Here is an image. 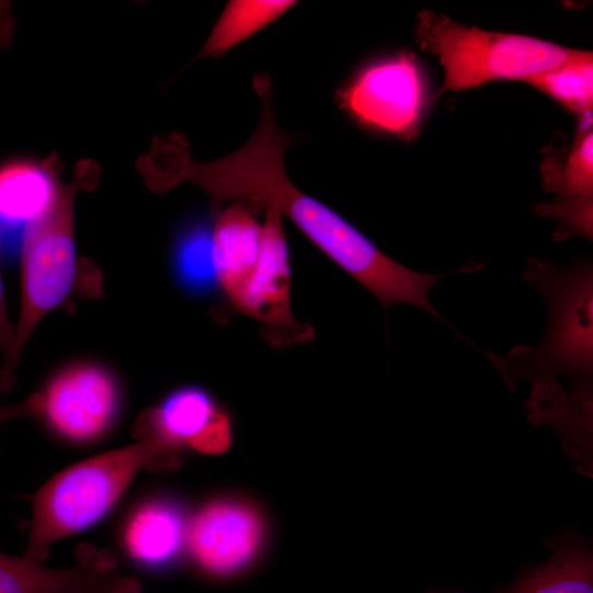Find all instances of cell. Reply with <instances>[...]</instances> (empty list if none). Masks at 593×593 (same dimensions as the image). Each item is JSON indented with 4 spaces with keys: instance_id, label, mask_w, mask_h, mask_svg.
I'll return each mask as SVG.
<instances>
[{
    "instance_id": "6da1fadb",
    "label": "cell",
    "mask_w": 593,
    "mask_h": 593,
    "mask_svg": "<svg viewBox=\"0 0 593 593\" xmlns=\"http://www.w3.org/2000/svg\"><path fill=\"white\" fill-rule=\"evenodd\" d=\"M254 88L261 103L259 123L237 150L212 161H195L183 136L156 138L142 158L148 187L165 192L190 182L203 189L217 212L226 202H242L255 212L269 206L287 216L329 260L365 287L382 305H416L443 320L428 300V290L446 275L414 271L377 247L334 210L304 193L289 179L284 153L291 137L276 121L271 81L257 74Z\"/></svg>"
},
{
    "instance_id": "7a4b0ae2",
    "label": "cell",
    "mask_w": 593,
    "mask_h": 593,
    "mask_svg": "<svg viewBox=\"0 0 593 593\" xmlns=\"http://www.w3.org/2000/svg\"><path fill=\"white\" fill-rule=\"evenodd\" d=\"M178 452L158 439L142 438L56 473L33 497L24 557L43 562L54 542L105 516L143 468L172 466Z\"/></svg>"
},
{
    "instance_id": "3957f363",
    "label": "cell",
    "mask_w": 593,
    "mask_h": 593,
    "mask_svg": "<svg viewBox=\"0 0 593 593\" xmlns=\"http://www.w3.org/2000/svg\"><path fill=\"white\" fill-rule=\"evenodd\" d=\"M523 279L537 288L549 311L542 340L535 347H515L506 356L485 353L508 387L562 373L592 389L593 269L591 261L558 267L530 257Z\"/></svg>"
},
{
    "instance_id": "277c9868",
    "label": "cell",
    "mask_w": 593,
    "mask_h": 593,
    "mask_svg": "<svg viewBox=\"0 0 593 593\" xmlns=\"http://www.w3.org/2000/svg\"><path fill=\"white\" fill-rule=\"evenodd\" d=\"M85 163L74 179L61 182L49 208L24 230L21 251V310L12 348L0 371V389L8 391L25 344L42 318L70 292L76 273L74 209L77 192L96 181Z\"/></svg>"
},
{
    "instance_id": "5b68a950",
    "label": "cell",
    "mask_w": 593,
    "mask_h": 593,
    "mask_svg": "<svg viewBox=\"0 0 593 593\" xmlns=\"http://www.w3.org/2000/svg\"><path fill=\"white\" fill-rule=\"evenodd\" d=\"M415 33L421 47L436 55L444 68L438 96L501 79L526 81L578 52L532 36L466 26L426 10L417 15Z\"/></svg>"
},
{
    "instance_id": "8992f818",
    "label": "cell",
    "mask_w": 593,
    "mask_h": 593,
    "mask_svg": "<svg viewBox=\"0 0 593 593\" xmlns=\"http://www.w3.org/2000/svg\"><path fill=\"white\" fill-rule=\"evenodd\" d=\"M338 100L363 125L412 138L427 102L426 83L414 56L399 53L359 71Z\"/></svg>"
},
{
    "instance_id": "52a82bcc",
    "label": "cell",
    "mask_w": 593,
    "mask_h": 593,
    "mask_svg": "<svg viewBox=\"0 0 593 593\" xmlns=\"http://www.w3.org/2000/svg\"><path fill=\"white\" fill-rule=\"evenodd\" d=\"M262 244L257 268L233 307L261 325V335L272 348L283 349L314 338L315 331L300 322L291 309V266L282 215L264 210Z\"/></svg>"
},
{
    "instance_id": "ba28073f",
    "label": "cell",
    "mask_w": 593,
    "mask_h": 593,
    "mask_svg": "<svg viewBox=\"0 0 593 593\" xmlns=\"http://www.w3.org/2000/svg\"><path fill=\"white\" fill-rule=\"evenodd\" d=\"M43 416L59 436L88 443L105 434L115 422L120 392L114 377L96 363H77L59 371L44 392Z\"/></svg>"
},
{
    "instance_id": "9c48e42d",
    "label": "cell",
    "mask_w": 593,
    "mask_h": 593,
    "mask_svg": "<svg viewBox=\"0 0 593 593\" xmlns=\"http://www.w3.org/2000/svg\"><path fill=\"white\" fill-rule=\"evenodd\" d=\"M262 537L259 515L233 501H216L202 507L190 522L187 544L204 570L227 574L245 566Z\"/></svg>"
},
{
    "instance_id": "30bf717a",
    "label": "cell",
    "mask_w": 593,
    "mask_h": 593,
    "mask_svg": "<svg viewBox=\"0 0 593 593\" xmlns=\"http://www.w3.org/2000/svg\"><path fill=\"white\" fill-rule=\"evenodd\" d=\"M78 563L51 569L26 557L0 553V593H86L119 573L110 552L82 546Z\"/></svg>"
},
{
    "instance_id": "8fae6325",
    "label": "cell",
    "mask_w": 593,
    "mask_h": 593,
    "mask_svg": "<svg viewBox=\"0 0 593 593\" xmlns=\"http://www.w3.org/2000/svg\"><path fill=\"white\" fill-rule=\"evenodd\" d=\"M249 205L232 202L216 212L212 228L215 279L231 303L254 275L261 253L262 224Z\"/></svg>"
},
{
    "instance_id": "7c38bea8",
    "label": "cell",
    "mask_w": 593,
    "mask_h": 593,
    "mask_svg": "<svg viewBox=\"0 0 593 593\" xmlns=\"http://www.w3.org/2000/svg\"><path fill=\"white\" fill-rule=\"evenodd\" d=\"M187 532L182 511L171 501L155 499L141 503L130 513L122 541L134 561L159 567L180 552Z\"/></svg>"
},
{
    "instance_id": "4fadbf2b",
    "label": "cell",
    "mask_w": 593,
    "mask_h": 593,
    "mask_svg": "<svg viewBox=\"0 0 593 593\" xmlns=\"http://www.w3.org/2000/svg\"><path fill=\"white\" fill-rule=\"evenodd\" d=\"M221 410L202 388L182 387L142 414L135 435L138 439H158L179 451L190 445Z\"/></svg>"
},
{
    "instance_id": "5bb4252c",
    "label": "cell",
    "mask_w": 593,
    "mask_h": 593,
    "mask_svg": "<svg viewBox=\"0 0 593 593\" xmlns=\"http://www.w3.org/2000/svg\"><path fill=\"white\" fill-rule=\"evenodd\" d=\"M495 593H593L591 547L575 536L569 537L547 561L524 571Z\"/></svg>"
},
{
    "instance_id": "9a60e30c",
    "label": "cell",
    "mask_w": 593,
    "mask_h": 593,
    "mask_svg": "<svg viewBox=\"0 0 593 593\" xmlns=\"http://www.w3.org/2000/svg\"><path fill=\"white\" fill-rule=\"evenodd\" d=\"M60 181L51 164L14 160L0 166V220L25 227L51 205Z\"/></svg>"
},
{
    "instance_id": "2e32d148",
    "label": "cell",
    "mask_w": 593,
    "mask_h": 593,
    "mask_svg": "<svg viewBox=\"0 0 593 593\" xmlns=\"http://www.w3.org/2000/svg\"><path fill=\"white\" fill-rule=\"evenodd\" d=\"M295 4L290 0L230 1L203 45L199 57H217L265 26Z\"/></svg>"
},
{
    "instance_id": "e0dca14e",
    "label": "cell",
    "mask_w": 593,
    "mask_h": 593,
    "mask_svg": "<svg viewBox=\"0 0 593 593\" xmlns=\"http://www.w3.org/2000/svg\"><path fill=\"white\" fill-rule=\"evenodd\" d=\"M546 192L558 200L593 198V130L591 116L579 130L571 148L562 159L547 158L541 168Z\"/></svg>"
},
{
    "instance_id": "ac0fdd59",
    "label": "cell",
    "mask_w": 593,
    "mask_h": 593,
    "mask_svg": "<svg viewBox=\"0 0 593 593\" xmlns=\"http://www.w3.org/2000/svg\"><path fill=\"white\" fill-rule=\"evenodd\" d=\"M525 82L550 96L581 118L593 107V56L579 51L560 66L527 79Z\"/></svg>"
},
{
    "instance_id": "d6986e66",
    "label": "cell",
    "mask_w": 593,
    "mask_h": 593,
    "mask_svg": "<svg viewBox=\"0 0 593 593\" xmlns=\"http://www.w3.org/2000/svg\"><path fill=\"white\" fill-rule=\"evenodd\" d=\"M176 260L180 277L189 284L203 286L215 278L212 231L203 226L188 230L179 239Z\"/></svg>"
},
{
    "instance_id": "ffe728a7",
    "label": "cell",
    "mask_w": 593,
    "mask_h": 593,
    "mask_svg": "<svg viewBox=\"0 0 593 593\" xmlns=\"http://www.w3.org/2000/svg\"><path fill=\"white\" fill-rule=\"evenodd\" d=\"M534 210L541 216L556 219L559 223L552 238L562 240L571 235H580L588 239L593 236V198L557 200L551 203H539Z\"/></svg>"
},
{
    "instance_id": "44dd1931",
    "label": "cell",
    "mask_w": 593,
    "mask_h": 593,
    "mask_svg": "<svg viewBox=\"0 0 593 593\" xmlns=\"http://www.w3.org/2000/svg\"><path fill=\"white\" fill-rule=\"evenodd\" d=\"M231 423L227 414L221 410L211 423L197 436L190 447L209 455L224 452L231 445Z\"/></svg>"
},
{
    "instance_id": "7402d4cb",
    "label": "cell",
    "mask_w": 593,
    "mask_h": 593,
    "mask_svg": "<svg viewBox=\"0 0 593 593\" xmlns=\"http://www.w3.org/2000/svg\"><path fill=\"white\" fill-rule=\"evenodd\" d=\"M43 399L41 392L30 395L22 402L0 406V426L18 418L41 416Z\"/></svg>"
},
{
    "instance_id": "603a6c76",
    "label": "cell",
    "mask_w": 593,
    "mask_h": 593,
    "mask_svg": "<svg viewBox=\"0 0 593 593\" xmlns=\"http://www.w3.org/2000/svg\"><path fill=\"white\" fill-rule=\"evenodd\" d=\"M86 593H141V585L135 578L118 573Z\"/></svg>"
},
{
    "instance_id": "cb8c5ba5",
    "label": "cell",
    "mask_w": 593,
    "mask_h": 593,
    "mask_svg": "<svg viewBox=\"0 0 593 593\" xmlns=\"http://www.w3.org/2000/svg\"><path fill=\"white\" fill-rule=\"evenodd\" d=\"M13 339H14V327L11 325L8 317L4 292H3V284H2V277H1V270H0V349L3 351L5 358L8 357L12 348Z\"/></svg>"
}]
</instances>
